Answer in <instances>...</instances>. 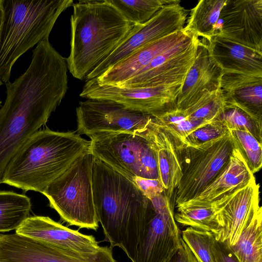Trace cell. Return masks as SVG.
Masks as SVG:
<instances>
[{
    "instance_id": "e0dca14e",
    "label": "cell",
    "mask_w": 262,
    "mask_h": 262,
    "mask_svg": "<svg viewBox=\"0 0 262 262\" xmlns=\"http://www.w3.org/2000/svg\"><path fill=\"white\" fill-rule=\"evenodd\" d=\"M223 75L222 70L209 54L207 41L200 38L195 59L177 98V107L185 110L207 92L220 88Z\"/></svg>"
},
{
    "instance_id": "8d00e7d4",
    "label": "cell",
    "mask_w": 262,
    "mask_h": 262,
    "mask_svg": "<svg viewBox=\"0 0 262 262\" xmlns=\"http://www.w3.org/2000/svg\"><path fill=\"white\" fill-rule=\"evenodd\" d=\"M3 4L4 0H0V32L2 28L4 15Z\"/></svg>"
},
{
    "instance_id": "9c48e42d",
    "label": "cell",
    "mask_w": 262,
    "mask_h": 262,
    "mask_svg": "<svg viewBox=\"0 0 262 262\" xmlns=\"http://www.w3.org/2000/svg\"><path fill=\"white\" fill-rule=\"evenodd\" d=\"M77 132L90 138L120 132L146 137L155 117L117 102L87 99L76 108Z\"/></svg>"
},
{
    "instance_id": "8fae6325",
    "label": "cell",
    "mask_w": 262,
    "mask_h": 262,
    "mask_svg": "<svg viewBox=\"0 0 262 262\" xmlns=\"http://www.w3.org/2000/svg\"><path fill=\"white\" fill-rule=\"evenodd\" d=\"M0 262H117L113 248L101 246L82 253L18 233L6 234L0 244Z\"/></svg>"
},
{
    "instance_id": "e575fe53",
    "label": "cell",
    "mask_w": 262,
    "mask_h": 262,
    "mask_svg": "<svg viewBox=\"0 0 262 262\" xmlns=\"http://www.w3.org/2000/svg\"><path fill=\"white\" fill-rule=\"evenodd\" d=\"M213 252L215 262H239L226 242L215 239Z\"/></svg>"
},
{
    "instance_id": "7402d4cb",
    "label": "cell",
    "mask_w": 262,
    "mask_h": 262,
    "mask_svg": "<svg viewBox=\"0 0 262 262\" xmlns=\"http://www.w3.org/2000/svg\"><path fill=\"white\" fill-rule=\"evenodd\" d=\"M254 178L239 151L234 147L228 162L222 171L196 196L188 201L201 203L215 201L233 193Z\"/></svg>"
},
{
    "instance_id": "f1b7e54d",
    "label": "cell",
    "mask_w": 262,
    "mask_h": 262,
    "mask_svg": "<svg viewBox=\"0 0 262 262\" xmlns=\"http://www.w3.org/2000/svg\"><path fill=\"white\" fill-rule=\"evenodd\" d=\"M226 106L221 88L204 94L194 104L184 110L191 118L206 123L219 120Z\"/></svg>"
},
{
    "instance_id": "52a82bcc",
    "label": "cell",
    "mask_w": 262,
    "mask_h": 262,
    "mask_svg": "<svg viewBox=\"0 0 262 262\" xmlns=\"http://www.w3.org/2000/svg\"><path fill=\"white\" fill-rule=\"evenodd\" d=\"M90 152L131 181L159 179L156 155L146 137L126 132L91 138Z\"/></svg>"
},
{
    "instance_id": "74e56055",
    "label": "cell",
    "mask_w": 262,
    "mask_h": 262,
    "mask_svg": "<svg viewBox=\"0 0 262 262\" xmlns=\"http://www.w3.org/2000/svg\"><path fill=\"white\" fill-rule=\"evenodd\" d=\"M2 84H3V82H2V81H1V80L0 79V86L1 85H2ZM1 103H2V101L0 100V104H1Z\"/></svg>"
},
{
    "instance_id": "83f0119b",
    "label": "cell",
    "mask_w": 262,
    "mask_h": 262,
    "mask_svg": "<svg viewBox=\"0 0 262 262\" xmlns=\"http://www.w3.org/2000/svg\"><path fill=\"white\" fill-rule=\"evenodd\" d=\"M109 1L127 20L134 24H143L164 6L176 0Z\"/></svg>"
},
{
    "instance_id": "277c9868",
    "label": "cell",
    "mask_w": 262,
    "mask_h": 262,
    "mask_svg": "<svg viewBox=\"0 0 262 262\" xmlns=\"http://www.w3.org/2000/svg\"><path fill=\"white\" fill-rule=\"evenodd\" d=\"M73 0H4L0 32V79L9 81L12 68L28 50L49 34L60 14Z\"/></svg>"
},
{
    "instance_id": "5b68a950",
    "label": "cell",
    "mask_w": 262,
    "mask_h": 262,
    "mask_svg": "<svg viewBox=\"0 0 262 262\" xmlns=\"http://www.w3.org/2000/svg\"><path fill=\"white\" fill-rule=\"evenodd\" d=\"M94 159L90 152L83 154L42 193L48 198L50 206L69 225L96 231L99 222L92 183Z\"/></svg>"
},
{
    "instance_id": "d6986e66",
    "label": "cell",
    "mask_w": 262,
    "mask_h": 262,
    "mask_svg": "<svg viewBox=\"0 0 262 262\" xmlns=\"http://www.w3.org/2000/svg\"><path fill=\"white\" fill-rule=\"evenodd\" d=\"M207 46L223 74L262 76V53L217 35L207 41Z\"/></svg>"
},
{
    "instance_id": "9a60e30c",
    "label": "cell",
    "mask_w": 262,
    "mask_h": 262,
    "mask_svg": "<svg viewBox=\"0 0 262 262\" xmlns=\"http://www.w3.org/2000/svg\"><path fill=\"white\" fill-rule=\"evenodd\" d=\"M259 185L253 179L233 193L219 200L217 217L221 227L215 239L234 245L254 214L261 207Z\"/></svg>"
},
{
    "instance_id": "6da1fadb",
    "label": "cell",
    "mask_w": 262,
    "mask_h": 262,
    "mask_svg": "<svg viewBox=\"0 0 262 262\" xmlns=\"http://www.w3.org/2000/svg\"><path fill=\"white\" fill-rule=\"evenodd\" d=\"M92 183L105 241L121 248L133 262L149 200L130 180L95 158Z\"/></svg>"
},
{
    "instance_id": "44dd1931",
    "label": "cell",
    "mask_w": 262,
    "mask_h": 262,
    "mask_svg": "<svg viewBox=\"0 0 262 262\" xmlns=\"http://www.w3.org/2000/svg\"><path fill=\"white\" fill-rule=\"evenodd\" d=\"M220 88L226 105L262 119V76L225 73Z\"/></svg>"
},
{
    "instance_id": "30bf717a",
    "label": "cell",
    "mask_w": 262,
    "mask_h": 262,
    "mask_svg": "<svg viewBox=\"0 0 262 262\" xmlns=\"http://www.w3.org/2000/svg\"><path fill=\"white\" fill-rule=\"evenodd\" d=\"M180 2L176 0L162 7L146 23L136 24L127 37L87 75L85 81L97 78L143 46L182 30L188 11Z\"/></svg>"
},
{
    "instance_id": "ffe728a7",
    "label": "cell",
    "mask_w": 262,
    "mask_h": 262,
    "mask_svg": "<svg viewBox=\"0 0 262 262\" xmlns=\"http://www.w3.org/2000/svg\"><path fill=\"white\" fill-rule=\"evenodd\" d=\"M146 138L155 151L159 179L167 196L171 201L182 177L176 144L171 136L159 126L156 119Z\"/></svg>"
},
{
    "instance_id": "7a4b0ae2",
    "label": "cell",
    "mask_w": 262,
    "mask_h": 262,
    "mask_svg": "<svg viewBox=\"0 0 262 262\" xmlns=\"http://www.w3.org/2000/svg\"><path fill=\"white\" fill-rule=\"evenodd\" d=\"M72 6L67 63L73 77L83 80L127 37L136 24L127 20L109 0L79 1Z\"/></svg>"
},
{
    "instance_id": "f546056e",
    "label": "cell",
    "mask_w": 262,
    "mask_h": 262,
    "mask_svg": "<svg viewBox=\"0 0 262 262\" xmlns=\"http://www.w3.org/2000/svg\"><path fill=\"white\" fill-rule=\"evenodd\" d=\"M219 119L229 130L248 132L262 143V119L238 107L226 104Z\"/></svg>"
},
{
    "instance_id": "4316f807",
    "label": "cell",
    "mask_w": 262,
    "mask_h": 262,
    "mask_svg": "<svg viewBox=\"0 0 262 262\" xmlns=\"http://www.w3.org/2000/svg\"><path fill=\"white\" fill-rule=\"evenodd\" d=\"M159 126L168 133L176 145L181 144L185 138L196 129L209 123L190 118L176 104L154 116Z\"/></svg>"
},
{
    "instance_id": "1f68e13d",
    "label": "cell",
    "mask_w": 262,
    "mask_h": 262,
    "mask_svg": "<svg viewBox=\"0 0 262 262\" xmlns=\"http://www.w3.org/2000/svg\"><path fill=\"white\" fill-rule=\"evenodd\" d=\"M181 234L198 262H215L213 252L215 238L212 233L188 227Z\"/></svg>"
},
{
    "instance_id": "5bb4252c",
    "label": "cell",
    "mask_w": 262,
    "mask_h": 262,
    "mask_svg": "<svg viewBox=\"0 0 262 262\" xmlns=\"http://www.w3.org/2000/svg\"><path fill=\"white\" fill-rule=\"evenodd\" d=\"M216 35L262 53V0H227L216 24Z\"/></svg>"
},
{
    "instance_id": "836d02e7",
    "label": "cell",
    "mask_w": 262,
    "mask_h": 262,
    "mask_svg": "<svg viewBox=\"0 0 262 262\" xmlns=\"http://www.w3.org/2000/svg\"><path fill=\"white\" fill-rule=\"evenodd\" d=\"M132 181L148 199H152L166 192L159 179H151L136 177Z\"/></svg>"
},
{
    "instance_id": "4dcf8cb0",
    "label": "cell",
    "mask_w": 262,
    "mask_h": 262,
    "mask_svg": "<svg viewBox=\"0 0 262 262\" xmlns=\"http://www.w3.org/2000/svg\"><path fill=\"white\" fill-rule=\"evenodd\" d=\"M234 146L239 151L251 172L254 174L262 166V148L259 142L247 131L229 130Z\"/></svg>"
},
{
    "instance_id": "484cf974",
    "label": "cell",
    "mask_w": 262,
    "mask_h": 262,
    "mask_svg": "<svg viewBox=\"0 0 262 262\" xmlns=\"http://www.w3.org/2000/svg\"><path fill=\"white\" fill-rule=\"evenodd\" d=\"M31 207L27 196L0 191V232L16 230L29 217Z\"/></svg>"
},
{
    "instance_id": "3957f363",
    "label": "cell",
    "mask_w": 262,
    "mask_h": 262,
    "mask_svg": "<svg viewBox=\"0 0 262 262\" xmlns=\"http://www.w3.org/2000/svg\"><path fill=\"white\" fill-rule=\"evenodd\" d=\"M90 141L74 132L39 130L10 162L3 183L42 193L79 157L90 152Z\"/></svg>"
},
{
    "instance_id": "ba28073f",
    "label": "cell",
    "mask_w": 262,
    "mask_h": 262,
    "mask_svg": "<svg viewBox=\"0 0 262 262\" xmlns=\"http://www.w3.org/2000/svg\"><path fill=\"white\" fill-rule=\"evenodd\" d=\"M149 200L133 262H168L182 239L173 206L166 192Z\"/></svg>"
},
{
    "instance_id": "7c38bea8",
    "label": "cell",
    "mask_w": 262,
    "mask_h": 262,
    "mask_svg": "<svg viewBox=\"0 0 262 262\" xmlns=\"http://www.w3.org/2000/svg\"><path fill=\"white\" fill-rule=\"evenodd\" d=\"M80 96L106 100L153 116L176 104L183 83L154 87L100 85L95 78L85 81Z\"/></svg>"
},
{
    "instance_id": "cb8c5ba5",
    "label": "cell",
    "mask_w": 262,
    "mask_h": 262,
    "mask_svg": "<svg viewBox=\"0 0 262 262\" xmlns=\"http://www.w3.org/2000/svg\"><path fill=\"white\" fill-rule=\"evenodd\" d=\"M227 0H201L189 13L183 30L192 35L209 41L215 36L221 11Z\"/></svg>"
},
{
    "instance_id": "d4e9b609",
    "label": "cell",
    "mask_w": 262,
    "mask_h": 262,
    "mask_svg": "<svg viewBox=\"0 0 262 262\" xmlns=\"http://www.w3.org/2000/svg\"><path fill=\"white\" fill-rule=\"evenodd\" d=\"M230 248L239 262H262V208Z\"/></svg>"
},
{
    "instance_id": "d590c367",
    "label": "cell",
    "mask_w": 262,
    "mask_h": 262,
    "mask_svg": "<svg viewBox=\"0 0 262 262\" xmlns=\"http://www.w3.org/2000/svg\"><path fill=\"white\" fill-rule=\"evenodd\" d=\"M168 262H198V261L182 238L180 248Z\"/></svg>"
},
{
    "instance_id": "2e32d148",
    "label": "cell",
    "mask_w": 262,
    "mask_h": 262,
    "mask_svg": "<svg viewBox=\"0 0 262 262\" xmlns=\"http://www.w3.org/2000/svg\"><path fill=\"white\" fill-rule=\"evenodd\" d=\"M15 233L82 253H95L101 247L93 235L69 228L48 216L28 217Z\"/></svg>"
},
{
    "instance_id": "ac0fdd59",
    "label": "cell",
    "mask_w": 262,
    "mask_h": 262,
    "mask_svg": "<svg viewBox=\"0 0 262 262\" xmlns=\"http://www.w3.org/2000/svg\"><path fill=\"white\" fill-rule=\"evenodd\" d=\"M192 36L183 29L155 40L137 50L95 79L100 85L119 86L136 75L155 57Z\"/></svg>"
},
{
    "instance_id": "603a6c76",
    "label": "cell",
    "mask_w": 262,
    "mask_h": 262,
    "mask_svg": "<svg viewBox=\"0 0 262 262\" xmlns=\"http://www.w3.org/2000/svg\"><path fill=\"white\" fill-rule=\"evenodd\" d=\"M219 200L210 203L187 201L176 206V222L216 235L221 229L217 217Z\"/></svg>"
},
{
    "instance_id": "4fadbf2b",
    "label": "cell",
    "mask_w": 262,
    "mask_h": 262,
    "mask_svg": "<svg viewBox=\"0 0 262 262\" xmlns=\"http://www.w3.org/2000/svg\"><path fill=\"white\" fill-rule=\"evenodd\" d=\"M199 42L200 38L193 35L155 57L119 86L154 87L183 83L194 61Z\"/></svg>"
},
{
    "instance_id": "d6a6232c",
    "label": "cell",
    "mask_w": 262,
    "mask_h": 262,
    "mask_svg": "<svg viewBox=\"0 0 262 262\" xmlns=\"http://www.w3.org/2000/svg\"><path fill=\"white\" fill-rule=\"evenodd\" d=\"M229 132L227 127L219 119L196 129L180 144L195 145L203 144L223 137Z\"/></svg>"
},
{
    "instance_id": "8992f818",
    "label": "cell",
    "mask_w": 262,
    "mask_h": 262,
    "mask_svg": "<svg viewBox=\"0 0 262 262\" xmlns=\"http://www.w3.org/2000/svg\"><path fill=\"white\" fill-rule=\"evenodd\" d=\"M182 177L175 190L176 206L196 196L222 171L234 148L230 132L223 137L195 145H176Z\"/></svg>"
}]
</instances>
